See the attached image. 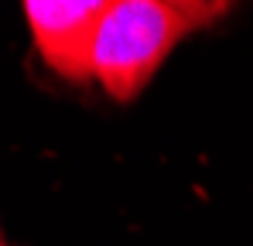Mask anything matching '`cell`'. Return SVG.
I'll list each match as a JSON object with an SVG mask.
<instances>
[{
  "instance_id": "cell-1",
  "label": "cell",
  "mask_w": 253,
  "mask_h": 246,
  "mask_svg": "<svg viewBox=\"0 0 253 246\" xmlns=\"http://www.w3.org/2000/svg\"><path fill=\"white\" fill-rule=\"evenodd\" d=\"M229 3L202 0H117L106 3L92 44V76L113 99H133L168 51L192 31L209 28Z\"/></svg>"
},
{
  "instance_id": "cell-2",
  "label": "cell",
  "mask_w": 253,
  "mask_h": 246,
  "mask_svg": "<svg viewBox=\"0 0 253 246\" xmlns=\"http://www.w3.org/2000/svg\"><path fill=\"white\" fill-rule=\"evenodd\" d=\"M21 10L51 72H58L69 82H85L92 76V44H96L99 21L106 14V3L99 0H72V3L28 0Z\"/></svg>"
},
{
  "instance_id": "cell-3",
  "label": "cell",
  "mask_w": 253,
  "mask_h": 246,
  "mask_svg": "<svg viewBox=\"0 0 253 246\" xmlns=\"http://www.w3.org/2000/svg\"><path fill=\"white\" fill-rule=\"evenodd\" d=\"M0 246H3V240H0Z\"/></svg>"
}]
</instances>
